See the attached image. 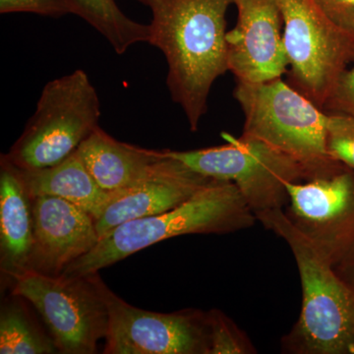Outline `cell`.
<instances>
[{
    "label": "cell",
    "instance_id": "d6986e66",
    "mask_svg": "<svg viewBox=\"0 0 354 354\" xmlns=\"http://www.w3.org/2000/svg\"><path fill=\"white\" fill-rule=\"evenodd\" d=\"M209 354H256L257 348L248 335L218 309L207 311Z\"/></svg>",
    "mask_w": 354,
    "mask_h": 354
},
{
    "label": "cell",
    "instance_id": "8fae6325",
    "mask_svg": "<svg viewBox=\"0 0 354 354\" xmlns=\"http://www.w3.org/2000/svg\"><path fill=\"white\" fill-rule=\"evenodd\" d=\"M237 24L227 32L228 71L237 83H264L288 73L283 18L276 0H232Z\"/></svg>",
    "mask_w": 354,
    "mask_h": 354
},
{
    "label": "cell",
    "instance_id": "ac0fdd59",
    "mask_svg": "<svg viewBox=\"0 0 354 354\" xmlns=\"http://www.w3.org/2000/svg\"><path fill=\"white\" fill-rule=\"evenodd\" d=\"M20 298L16 297V299L2 304L0 314V353H59L53 337L44 334L36 325L24 305L21 304Z\"/></svg>",
    "mask_w": 354,
    "mask_h": 354
},
{
    "label": "cell",
    "instance_id": "5bb4252c",
    "mask_svg": "<svg viewBox=\"0 0 354 354\" xmlns=\"http://www.w3.org/2000/svg\"><path fill=\"white\" fill-rule=\"evenodd\" d=\"M91 176L106 192L127 189L162 171L171 158L113 138L97 127L77 149Z\"/></svg>",
    "mask_w": 354,
    "mask_h": 354
},
{
    "label": "cell",
    "instance_id": "9c48e42d",
    "mask_svg": "<svg viewBox=\"0 0 354 354\" xmlns=\"http://www.w3.org/2000/svg\"><path fill=\"white\" fill-rule=\"evenodd\" d=\"M109 310L104 354H209L207 312L158 313L132 306L101 279Z\"/></svg>",
    "mask_w": 354,
    "mask_h": 354
},
{
    "label": "cell",
    "instance_id": "2e32d148",
    "mask_svg": "<svg viewBox=\"0 0 354 354\" xmlns=\"http://www.w3.org/2000/svg\"><path fill=\"white\" fill-rule=\"evenodd\" d=\"M21 171L32 198H62L87 212L95 221L101 218L113 197L114 192L97 185L77 152L53 167Z\"/></svg>",
    "mask_w": 354,
    "mask_h": 354
},
{
    "label": "cell",
    "instance_id": "30bf717a",
    "mask_svg": "<svg viewBox=\"0 0 354 354\" xmlns=\"http://www.w3.org/2000/svg\"><path fill=\"white\" fill-rule=\"evenodd\" d=\"M286 189L288 220L335 267L354 249V171L344 165Z\"/></svg>",
    "mask_w": 354,
    "mask_h": 354
},
{
    "label": "cell",
    "instance_id": "9a60e30c",
    "mask_svg": "<svg viewBox=\"0 0 354 354\" xmlns=\"http://www.w3.org/2000/svg\"><path fill=\"white\" fill-rule=\"evenodd\" d=\"M34 245L32 198L22 171L2 153L0 158V251L1 271L28 270Z\"/></svg>",
    "mask_w": 354,
    "mask_h": 354
},
{
    "label": "cell",
    "instance_id": "52a82bcc",
    "mask_svg": "<svg viewBox=\"0 0 354 354\" xmlns=\"http://www.w3.org/2000/svg\"><path fill=\"white\" fill-rule=\"evenodd\" d=\"M221 135L225 145L165 153L203 176L234 183L254 214L285 209L286 185L309 180L301 165L264 142Z\"/></svg>",
    "mask_w": 354,
    "mask_h": 354
},
{
    "label": "cell",
    "instance_id": "7a4b0ae2",
    "mask_svg": "<svg viewBox=\"0 0 354 354\" xmlns=\"http://www.w3.org/2000/svg\"><path fill=\"white\" fill-rule=\"evenodd\" d=\"M255 216L263 227L290 246L301 281V311L290 332L281 337V353L354 354L353 291L290 223L283 209Z\"/></svg>",
    "mask_w": 354,
    "mask_h": 354
},
{
    "label": "cell",
    "instance_id": "44dd1931",
    "mask_svg": "<svg viewBox=\"0 0 354 354\" xmlns=\"http://www.w3.org/2000/svg\"><path fill=\"white\" fill-rule=\"evenodd\" d=\"M0 13H32L59 18L74 14L69 0H0Z\"/></svg>",
    "mask_w": 354,
    "mask_h": 354
},
{
    "label": "cell",
    "instance_id": "4fadbf2b",
    "mask_svg": "<svg viewBox=\"0 0 354 354\" xmlns=\"http://www.w3.org/2000/svg\"><path fill=\"white\" fill-rule=\"evenodd\" d=\"M169 158V164L158 174L127 189L114 192L101 218L95 221L100 239L127 221L158 215L176 208L213 179L193 171L176 158Z\"/></svg>",
    "mask_w": 354,
    "mask_h": 354
},
{
    "label": "cell",
    "instance_id": "7402d4cb",
    "mask_svg": "<svg viewBox=\"0 0 354 354\" xmlns=\"http://www.w3.org/2000/svg\"><path fill=\"white\" fill-rule=\"evenodd\" d=\"M328 113H344L354 118V62L342 72L323 108Z\"/></svg>",
    "mask_w": 354,
    "mask_h": 354
},
{
    "label": "cell",
    "instance_id": "7c38bea8",
    "mask_svg": "<svg viewBox=\"0 0 354 354\" xmlns=\"http://www.w3.org/2000/svg\"><path fill=\"white\" fill-rule=\"evenodd\" d=\"M34 245L28 270L59 276L100 241L90 214L62 198H32Z\"/></svg>",
    "mask_w": 354,
    "mask_h": 354
},
{
    "label": "cell",
    "instance_id": "ffe728a7",
    "mask_svg": "<svg viewBox=\"0 0 354 354\" xmlns=\"http://www.w3.org/2000/svg\"><path fill=\"white\" fill-rule=\"evenodd\" d=\"M326 147L330 157L354 171V118L328 113Z\"/></svg>",
    "mask_w": 354,
    "mask_h": 354
},
{
    "label": "cell",
    "instance_id": "3957f363",
    "mask_svg": "<svg viewBox=\"0 0 354 354\" xmlns=\"http://www.w3.org/2000/svg\"><path fill=\"white\" fill-rule=\"evenodd\" d=\"M251 211L230 181L212 179L187 201L158 215L127 221L113 228L90 252L74 261L62 276H87L132 254L187 234H227L253 227Z\"/></svg>",
    "mask_w": 354,
    "mask_h": 354
},
{
    "label": "cell",
    "instance_id": "8992f818",
    "mask_svg": "<svg viewBox=\"0 0 354 354\" xmlns=\"http://www.w3.org/2000/svg\"><path fill=\"white\" fill-rule=\"evenodd\" d=\"M8 279L12 295L38 310L60 353H97V342L106 339L109 329V310L99 272L50 276L25 270Z\"/></svg>",
    "mask_w": 354,
    "mask_h": 354
},
{
    "label": "cell",
    "instance_id": "277c9868",
    "mask_svg": "<svg viewBox=\"0 0 354 354\" xmlns=\"http://www.w3.org/2000/svg\"><path fill=\"white\" fill-rule=\"evenodd\" d=\"M234 97L245 118L242 136L260 140L297 160L309 180L344 167L326 147L328 113L283 79L237 83Z\"/></svg>",
    "mask_w": 354,
    "mask_h": 354
},
{
    "label": "cell",
    "instance_id": "6da1fadb",
    "mask_svg": "<svg viewBox=\"0 0 354 354\" xmlns=\"http://www.w3.org/2000/svg\"><path fill=\"white\" fill-rule=\"evenodd\" d=\"M152 13V46L167 62L171 99L191 131L208 109L213 84L228 71L227 12L232 0H137Z\"/></svg>",
    "mask_w": 354,
    "mask_h": 354
},
{
    "label": "cell",
    "instance_id": "5b68a950",
    "mask_svg": "<svg viewBox=\"0 0 354 354\" xmlns=\"http://www.w3.org/2000/svg\"><path fill=\"white\" fill-rule=\"evenodd\" d=\"M101 102L88 74L78 69L50 81L36 111L7 158L24 171L62 162L99 127Z\"/></svg>",
    "mask_w": 354,
    "mask_h": 354
},
{
    "label": "cell",
    "instance_id": "cb8c5ba5",
    "mask_svg": "<svg viewBox=\"0 0 354 354\" xmlns=\"http://www.w3.org/2000/svg\"><path fill=\"white\" fill-rule=\"evenodd\" d=\"M335 272L354 292V249L334 267Z\"/></svg>",
    "mask_w": 354,
    "mask_h": 354
},
{
    "label": "cell",
    "instance_id": "ba28073f",
    "mask_svg": "<svg viewBox=\"0 0 354 354\" xmlns=\"http://www.w3.org/2000/svg\"><path fill=\"white\" fill-rule=\"evenodd\" d=\"M276 1L285 27L288 83L323 109L337 78L353 64L354 39L335 27L314 0Z\"/></svg>",
    "mask_w": 354,
    "mask_h": 354
},
{
    "label": "cell",
    "instance_id": "603a6c76",
    "mask_svg": "<svg viewBox=\"0 0 354 354\" xmlns=\"http://www.w3.org/2000/svg\"><path fill=\"white\" fill-rule=\"evenodd\" d=\"M314 1L335 27L354 39V0H314Z\"/></svg>",
    "mask_w": 354,
    "mask_h": 354
},
{
    "label": "cell",
    "instance_id": "e0dca14e",
    "mask_svg": "<svg viewBox=\"0 0 354 354\" xmlns=\"http://www.w3.org/2000/svg\"><path fill=\"white\" fill-rule=\"evenodd\" d=\"M74 15L92 26L118 55L139 43H150V25L142 24L123 13L115 0H69Z\"/></svg>",
    "mask_w": 354,
    "mask_h": 354
}]
</instances>
